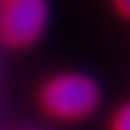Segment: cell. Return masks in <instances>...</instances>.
<instances>
[{"mask_svg": "<svg viewBox=\"0 0 130 130\" xmlns=\"http://www.w3.org/2000/svg\"><path fill=\"white\" fill-rule=\"evenodd\" d=\"M101 101L99 84L82 72H60L43 82L39 92L41 108L56 121H82Z\"/></svg>", "mask_w": 130, "mask_h": 130, "instance_id": "6da1fadb", "label": "cell"}, {"mask_svg": "<svg viewBox=\"0 0 130 130\" xmlns=\"http://www.w3.org/2000/svg\"><path fill=\"white\" fill-rule=\"evenodd\" d=\"M48 19V0H5L0 3V41L10 48H29L43 36Z\"/></svg>", "mask_w": 130, "mask_h": 130, "instance_id": "7a4b0ae2", "label": "cell"}, {"mask_svg": "<svg viewBox=\"0 0 130 130\" xmlns=\"http://www.w3.org/2000/svg\"><path fill=\"white\" fill-rule=\"evenodd\" d=\"M111 130H130V101L123 104L111 121Z\"/></svg>", "mask_w": 130, "mask_h": 130, "instance_id": "3957f363", "label": "cell"}, {"mask_svg": "<svg viewBox=\"0 0 130 130\" xmlns=\"http://www.w3.org/2000/svg\"><path fill=\"white\" fill-rule=\"evenodd\" d=\"M113 5L125 19H130V0H113Z\"/></svg>", "mask_w": 130, "mask_h": 130, "instance_id": "277c9868", "label": "cell"}, {"mask_svg": "<svg viewBox=\"0 0 130 130\" xmlns=\"http://www.w3.org/2000/svg\"><path fill=\"white\" fill-rule=\"evenodd\" d=\"M0 3H5V0H0Z\"/></svg>", "mask_w": 130, "mask_h": 130, "instance_id": "5b68a950", "label": "cell"}]
</instances>
